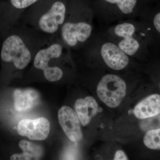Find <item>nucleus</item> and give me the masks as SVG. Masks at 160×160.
<instances>
[{
  "label": "nucleus",
  "instance_id": "obj_1",
  "mask_svg": "<svg viewBox=\"0 0 160 160\" xmlns=\"http://www.w3.org/2000/svg\"><path fill=\"white\" fill-rule=\"evenodd\" d=\"M54 38L19 20L0 34V59L6 66L22 71L32 62L38 50Z\"/></svg>",
  "mask_w": 160,
  "mask_h": 160
},
{
  "label": "nucleus",
  "instance_id": "obj_2",
  "mask_svg": "<svg viewBox=\"0 0 160 160\" xmlns=\"http://www.w3.org/2000/svg\"><path fill=\"white\" fill-rule=\"evenodd\" d=\"M68 6L62 0H55L47 6H32L24 12L20 21L39 32L57 37L65 22Z\"/></svg>",
  "mask_w": 160,
  "mask_h": 160
},
{
  "label": "nucleus",
  "instance_id": "obj_3",
  "mask_svg": "<svg viewBox=\"0 0 160 160\" xmlns=\"http://www.w3.org/2000/svg\"><path fill=\"white\" fill-rule=\"evenodd\" d=\"M93 15L89 11L68 7L66 20L57 37L71 52L82 51L93 39Z\"/></svg>",
  "mask_w": 160,
  "mask_h": 160
},
{
  "label": "nucleus",
  "instance_id": "obj_4",
  "mask_svg": "<svg viewBox=\"0 0 160 160\" xmlns=\"http://www.w3.org/2000/svg\"><path fill=\"white\" fill-rule=\"evenodd\" d=\"M111 41L130 56L142 53L148 54L151 47V38L149 31L142 22L136 26L132 22H124L109 29Z\"/></svg>",
  "mask_w": 160,
  "mask_h": 160
},
{
  "label": "nucleus",
  "instance_id": "obj_5",
  "mask_svg": "<svg viewBox=\"0 0 160 160\" xmlns=\"http://www.w3.org/2000/svg\"><path fill=\"white\" fill-rule=\"evenodd\" d=\"M126 82L116 75L107 74L102 78L97 88L99 98L106 106L115 108L119 106L126 93Z\"/></svg>",
  "mask_w": 160,
  "mask_h": 160
},
{
  "label": "nucleus",
  "instance_id": "obj_6",
  "mask_svg": "<svg viewBox=\"0 0 160 160\" xmlns=\"http://www.w3.org/2000/svg\"><path fill=\"white\" fill-rule=\"evenodd\" d=\"M101 57L110 69L114 70L125 69L129 62V56L115 43L106 40L98 48Z\"/></svg>",
  "mask_w": 160,
  "mask_h": 160
},
{
  "label": "nucleus",
  "instance_id": "obj_7",
  "mask_svg": "<svg viewBox=\"0 0 160 160\" xmlns=\"http://www.w3.org/2000/svg\"><path fill=\"white\" fill-rule=\"evenodd\" d=\"M50 129L49 120L42 117L21 120L18 124L17 131L20 136L26 137L29 139L43 141L48 137Z\"/></svg>",
  "mask_w": 160,
  "mask_h": 160
},
{
  "label": "nucleus",
  "instance_id": "obj_8",
  "mask_svg": "<svg viewBox=\"0 0 160 160\" xmlns=\"http://www.w3.org/2000/svg\"><path fill=\"white\" fill-rule=\"evenodd\" d=\"M58 118L63 131L70 141L77 142L82 140L83 133L80 120L73 109L69 106H62L59 110Z\"/></svg>",
  "mask_w": 160,
  "mask_h": 160
},
{
  "label": "nucleus",
  "instance_id": "obj_9",
  "mask_svg": "<svg viewBox=\"0 0 160 160\" xmlns=\"http://www.w3.org/2000/svg\"><path fill=\"white\" fill-rule=\"evenodd\" d=\"M13 98L15 109L19 112L29 111L38 106L40 102L39 93L32 88L15 89Z\"/></svg>",
  "mask_w": 160,
  "mask_h": 160
},
{
  "label": "nucleus",
  "instance_id": "obj_10",
  "mask_svg": "<svg viewBox=\"0 0 160 160\" xmlns=\"http://www.w3.org/2000/svg\"><path fill=\"white\" fill-rule=\"evenodd\" d=\"M133 112L138 119H146L160 113V94L152 93L141 100L134 107Z\"/></svg>",
  "mask_w": 160,
  "mask_h": 160
},
{
  "label": "nucleus",
  "instance_id": "obj_11",
  "mask_svg": "<svg viewBox=\"0 0 160 160\" xmlns=\"http://www.w3.org/2000/svg\"><path fill=\"white\" fill-rule=\"evenodd\" d=\"M141 15L151 37V47L160 50V9L146 10Z\"/></svg>",
  "mask_w": 160,
  "mask_h": 160
},
{
  "label": "nucleus",
  "instance_id": "obj_12",
  "mask_svg": "<svg viewBox=\"0 0 160 160\" xmlns=\"http://www.w3.org/2000/svg\"><path fill=\"white\" fill-rule=\"evenodd\" d=\"M74 107L78 117L83 126L88 125L98 112L97 102L91 96L78 99L76 101Z\"/></svg>",
  "mask_w": 160,
  "mask_h": 160
},
{
  "label": "nucleus",
  "instance_id": "obj_13",
  "mask_svg": "<svg viewBox=\"0 0 160 160\" xmlns=\"http://www.w3.org/2000/svg\"><path fill=\"white\" fill-rule=\"evenodd\" d=\"M19 146L22 153L14 154L11 156V160H38L42 156L43 150L41 146L26 140H21Z\"/></svg>",
  "mask_w": 160,
  "mask_h": 160
},
{
  "label": "nucleus",
  "instance_id": "obj_14",
  "mask_svg": "<svg viewBox=\"0 0 160 160\" xmlns=\"http://www.w3.org/2000/svg\"><path fill=\"white\" fill-rule=\"evenodd\" d=\"M107 2L116 5L124 17L132 16L137 4L138 0H105Z\"/></svg>",
  "mask_w": 160,
  "mask_h": 160
},
{
  "label": "nucleus",
  "instance_id": "obj_15",
  "mask_svg": "<svg viewBox=\"0 0 160 160\" xmlns=\"http://www.w3.org/2000/svg\"><path fill=\"white\" fill-rule=\"evenodd\" d=\"M143 143L148 149L160 151V129L146 132L143 138Z\"/></svg>",
  "mask_w": 160,
  "mask_h": 160
},
{
  "label": "nucleus",
  "instance_id": "obj_16",
  "mask_svg": "<svg viewBox=\"0 0 160 160\" xmlns=\"http://www.w3.org/2000/svg\"><path fill=\"white\" fill-rule=\"evenodd\" d=\"M159 64H158L157 63L156 65L154 66V69L152 68V69H154V72H152V73H154L153 74V77H155L156 79V81L158 82V86L160 90V62Z\"/></svg>",
  "mask_w": 160,
  "mask_h": 160
},
{
  "label": "nucleus",
  "instance_id": "obj_17",
  "mask_svg": "<svg viewBox=\"0 0 160 160\" xmlns=\"http://www.w3.org/2000/svg\"><path fill=\"white\" fill-rule=\"evenodd\" d=\"M128 159V158L126 153L122 150H118L115 154L114 160H126Z\"/></svg>",
  "mask_w": 160,
  "mask_h": 160
}]
</instances>
